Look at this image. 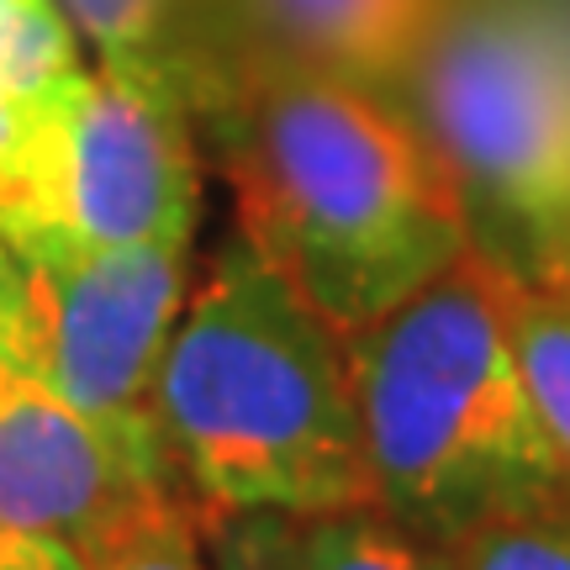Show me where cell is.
I'll return each instance as SVG.
<instances>
[{"label":"cell","instance_id":"6da1fadb","mask_svg":"<svg viewBox=\"0 0 570 570\" xmlns=\"http://www.w3.org/2000/svg\"><path fill=\"white\" fill-rule=\"evenodd\" d=\"M196 142L233 185L238 233L344 344L470 254L417 127L333 75L248 63L196 117Z\"/></svg>","mask_w":570,"mask_h":570},{"label":"cell","instance_id":"7a4b0ae2","mask_svg":"<svg viewBox=\"0 0 570 570\" xmlns=\"http://www.w3.org/2000/svg\"><path fill=\"white\" fill-rule=\"evenodd\" d=\"M148 407L202 523L370 508L348 344L244 233L180 306Z\"/></svg>","mask_w":570,"mask_h":570},{"label":"cell","instance_id":"3957f363","mask_svg":"<svg viewBox=\"0 0 570 570\" xmlns=\"http://www.w3.org/2000/svg\"><path fill=\"white\" fill-rule=\"evenodd\" d=\"M508 285L470 248L348 338L370 508L433 550L570 497L512 360Z\"/></svg>","mask_w":570,"mask_h":570},{"label":"cell","instance_id":"277c9868","mask_svg":"<svg viewBox=\"0 0 570 570\" xmlns=\"http://www.w3.org/2000/svg\"><path fill=\"white\" fill-rule=\"evenodd\" d=\"M391 106L508 281L570 275V80L533 0H449Z\"/></svg>","mask_w":570,"mask_h":570},{"label":"cell","instance_id":"5b68a950","mask_svg":"<svg viewBox=\"0 0 570 570\" xmlns=\"http://www.w3.org/2000/svg\"><path fill=\"white\" fill-rule=\"evenodd\" d=\"M202 142L159 96L117 75H69L0 159V238L122 248L190 238Z\"/></svg>","mask_w":570,"mask_h":570},{"label":"cell","instance_id":"8992f818","mask_svg":"<svg viewBox=\"0 0 570 570\" xmlns=\"http://www.w3.org/2000/svg\"><path fill=\"white\" fill-rule=\"evenodd\" d=\"M11 254L32 306L38 381L90 423L138 444H159L148 402L164 344L185 306L190 238H148L122 248L17 244Z\"/></svg>","mask_w":570,"mask_h":570},{"label":"cell","instance_id":"52a82bcc","mask_svg":"<svg viewBox=\"0 0 570 570\" xmlns=\"http://www.w3.org/2000/svg\"><path fill=\"white\" fill-rule=\"evenodd\" d=\"M180 491L159 444L90 423L42 381L0 391V529L90 554L142 502ZM185 497V491H180Z\"/></svg>","mask_w":570,"mask_h":570},{"label":"cell","instance_id":"ba28073f","mask_svg":"<svg viewBox=\"0 0 570 570\" xmlns=\"http://www.w3.org/2000/svg\"><path fill=\"white\" fill-rule=\"evenodd\" d=\"M444 6L449 0H223V69L206 106L248 63L317 69L391 101Z\"/></svg>","mask_w":570,"mask_h":570},{"label":"cell","instance_id":"9c48e42d","mask_svg":"<svg viewBox=\"0 0 570 570\" xmlns=\"http://www.w3.org/2000/svg\"><path fill=\"white\" fill-rule=\"evenodd\" d=\"M101 69L159 96L196 127L223 63V0H63Z\"/></svg>","mask_w":570,"mask_h":570},{"label":"cell","instance_id":"30bf717a","mask_svg":"<svg viewBox=\"0 0 570 570\" xmlns=\"http://www.w3.org/2000/svg\"><path fill=\"white\" fill-rule=\"evenodd\" d=\"M508 338L533 417L544 428L560 481L570 491V275L508 285Z\"/></svg>","mask_w":570,"mask_h":570},{"label":"cell","instance_id":"8fae6325","mask_svg":"<svg viewBox=\"0 0 570 570\" xmlns=\"http://www.w3.org/2000/svg\"><path fill=\"white\" fill-rule=\"evenodd\" d=\"M69 75H80L53 0H0V159Z\"/></svg>","mask_w":570,"mask_h":570},{"label":"cell","instance_id":"7c38bea8","mask_svg":"<svg viewBox=\"0 0 570 570\" xmlns=\"http://www.w3.org/2000/svg\"><path fill=\"white\" fill-rule=\"evenodd\" d=\"M296 570H449V554L412 539L375 508L291 518Z\"/></svg>","mask_w":570,"mask_h":570},{"label":"cell","instance_id":"4fadbf2b","mask_svg":"<svg viewBox=\"0 0 570 570\" xmlns=\"http://www.w3.org/2000/svg\"><path fill=\"white\" fill-rule=\"evenodd\" d=\"M85 560H90V570H212L202 512L190 508L180 491H164L154 502H142Z\"/></svg>","mask_w":570,"mask_h":570},{"label":"cell","instance_id":"5bb4252c","mask_svg":"<svg viewBox=\"0 0 570 570\" xmlns=\"http://www.w3.org/2000/svg\"><path fill=\"white\" fill-rule=\"evenodd\" d=\"M449 570H570V497L491 518L449 544Z\"/></svg>","mask_w":570,"mask_h":570},{"label":"cell","instance_id":"9a60e30c","mask_svg":"<svg viewBox=\"0 0 570 570\" xmlns=\"http://www.w3.org/2000/svg\"><path fill=\"white\" fill-rule=\"evenodd\" d=\"M202 533L212 570H296L291 518H212Z\"/></svg>","mask_w":570,"mask_h":570},{"label":"cell","instance_id":"2e32d148","mask_svg":"<svg viewBox=\"0 0 570 570\" xmlns=\"http://www.w3.org/2000/svg\"><path fill=\"white\" fill-rule=\"evenodd\" d=\"M17 381H38L32 365V306H27V281H21L17 254L0 238V391Z\"/></svg>","mask_w":570,"mask_h":570},{"label":"cell","instance_id":"e0dca14e","mask_svg":"<svg viewBox=\"0 0 570 570\" xmlns=\"http://www.w3.org/2000/svg\"><path fill=\"white\" fill-rule=\"evenodd\" d=\"M0 570H90V560L75 544H63V539L0 529Z\"/></svg>","mask_w":570,"mask_h":570},{"label":"cell","instance_id":"ac0fdd59","mask_svg":"<svg viewBox=\"0 0 570 570\" xmlns=\"http://www.w3.org/2000/svg\"><path fill=\"white\" fill-rule=\"evenodd\" d=\"M533 11L544 21V32H550L554 53L566 63V80H570V0H533Z\"/></svg>","mask_w":570,"mask_h":570}]
</instances>
